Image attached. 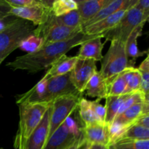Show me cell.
<instances>
[{"instance_id": "obj_1", "label": "cell", "mask_w": 149, "mask_h": 149, "mask_svg": "<svg viewBox=\"0 0 149 149\" xmlns=\"http://www.w3.org/2000/svg\"><path fill=\"white\" fill-rule=\"evenodd\" d=\"M98 36H102V34L88 35L81 31L68 40L52 44L36 52L17 57L12 62L7 63L6 65L13 71L23 70L29 73L39 72L50 67L72 48Z\"/></svg>"}, {"instance_id": "obj_2", "label": "cell", "mask_w": 149, "mask_h": 149, "mask_svg": "<svg viewBox=\"0 0 149 149\" xmlns=\"http://www.w3.org/2000/svg\"><path fill=\"white\" fill-rule=\"evenodd\" d=\"M50 104L18 105L20 121L18 131L15 140V149H25L28 138L40 123Z\"/></svg>"}, {"instance_id": "obj_3", "label": "cell", "mask_w": 149, "mask_h": 149, "mask_svg": "<svg viewBox=\"0 0 149 149\" xmlns=\"http://www.w3.org/2000/svg\"><path fill=\"white\" fill-rule=\"evenodd\" d=\"M36 29L31 22L16 17L0 32V65Z\"/></svg>"}, {"instance_id": "obj_4", "label": "cell", "mask_w": 149, "mask_h": 149, "mask_svg": "<svg viewBox=\"0 0 149 149\" xmlns=\"http://www.w3.org/2000/svg\"><path fill=\"white\" fill-rule=\"evenodd\" d=\"M135 61L130 60L125 52V43L111 41L110 47L101 60L100 73L106 83L128 68H134Z\"/></svg>"}, {"instance_id": "obj_5", "label": "cell", "mask_w": 149, "mask_h": 149, "mask_svg": "<svg viewBox=\"0 0 149 149\" xmlns=\"http://www.w3.org/2000/svg\"><path fill=\"white\" fill-rule=\"evenodd\" d=\"M148 17L135 7L126 11L123 17L115 27L102 33V36L106 40L120 41L125 42L131 33L139 26H144Z\"/></svg>"}, {"instance_id": "obj_6", "label": "cell", "mask_w": 149, "mask_h": 149, "mask_svg": "<svg viewBox=\"0 0 149 149\" xmlns=\"http://www.w3.org/2000/svg\"><path fill=\"white\" fill-rule=\"evenodd\" d=\"M80 32H81V26L72 28L55 24L51 20L49 16L46 23L34 29L33 34L42 38L43 40L42 47H44L52 44L71 39Z\"/></svg>"}, {"instance_id": "obj_7", "label": "cell", "mask_w": 149, "mask_h": 149, "mask_svg": "<svg viewBox=\"0 0 149 149\" xmlns=\"http://www.w3.org/2000/svg\"><path fill=\"white\" fill-rule=\"evenodd\" d=\"M71 81V71L59 77H49L42 103L50 104L58 99L68 96H81Z\"/></svg>"}, {"instance_id": "obj_8", "label": "cell", "mask_w": 149, "mask_h": 149, "mask_svg": "<svg viewBox=\"0 0 149 149\" xmlns=\"http://www.w3.org/2000/svg\"><path fill=\"white\" fill-rule=\"evenodd\" d=\"M81 98V96H68L61 97L52 103L47 140L65 119L78 109Z\"/></svg>"}, {"instance_id": "obj_9", "label": "cell", "mask_w": 149, "mask_h": 149, "mask_svg": "<svg viewBox=\"0 0 149 149\" xmlns=\"http://www.w3.org/2000/svg\"><path fill=\"white\" fill-rule=\"evenodd\" d=\"M96 62L92 59H78L71 71V81L81 94L85 91L89 80L97 72Z\"/></svg>"}, {"instance_id": "obj_10", "label": "cell", "mask_w": 149, "mask_h": 149, "mask_svg": "<svg viewBox=\"0 0 149 149\" xmlns=\"http://www.w3.org/2000/svg\"><path fill=\"white\" fill-rule=\"evenodd\" d=\"M52 103H51L43 118L36 129L28 138L25 149H43L49 135V120L52 113Z\"/></svg>"}, {"instance_id": "obj_11", "label": "cell", "mask_w": 149, "mask_h": 149, "mask_svg": "<svg viewBox=\"0 0 149 149\" xmlns=\"http://www.w3.org/2000/svg\"><path fill=\"white\" fill-rule=\"evenodd\" d=\"M10 14L18 18L31 22L34 26H41L47 21L52 14L51 10L44 7H12Z\"/></svg>"}, {"instance_id": "obj_12", "label": "cell", "mask_w": 149, "mask_h": 149, "mask_svg": "<svg viewBox=\"0 0 149 149\" xmlns=\"http://www.w3.org/2000/svg\"><path fill=\"white\" fill-rule=\"evenodd\" d=\"M83 138L90 145L97 144L109 146V127L104 124L95 123L81 128Z\"/></svg>"}, {"instance_id": "obj_13", "label": "cell", "mask_w": 149, "mask_h": 149, "mask_svg": "<svg viewBox=\"0 0 149 149\" xmlns=\"http://www.w3.org/2000/svg\"><path fill=\"white\" fill-rule=\"evenodd\" d=\"M137 1L138 0H111L107 5L101 9L93 18L87 21L81 27V29L86 26L97 23L121 10L127 11L128 10L135 7Z\"/></svg>"}, {"instance_id": "obj_14", "label": "cell", "mask_w": 149, "mask_h": 149, "mask_svg": "<svg viewBox=\"0 0 149 149\" xmlns=\"http://www.w3.org/2000/svg\"><path fill=\"white\" fill-rule=\"evenodd\" d=\"M78 138L69 132L63 122L49 137L43 149H64L72 144Z\"/></svg>"}, {"instance_id": "obj_15", "label": "cell", "mask_w": 149, "mask_h": 149, "mask_svg": "<svg viewBox=\"0 0 149 149\" xmlns=\"http://www.w3.org/2000/svg\"><path fill=\"white\" fill-rule=\"evenodd\" d=\"M49 77H50L46 74L45 77L39 82L36 83V85L32 87L30 90L23 94L17 95L16 97V103L17 105L42 103L46 93L47 85Z\"/></svg>"}, {"instance_id": "obj_16", "label": "cell", "mask_w": 149, "mask_h": 149, "mask_svg": "<svg viewBox=\"0 0 149 149\" xmlns=\"http://www.w3.org/2000/svg\"><path fill=\"white\" fill-rule=\"evenodd\" d=\"M125 13H126L125 10L117 12L97 23L84 26L81 29V31L88 35L102 34L104 32L108 31L115 27L123 17Z\"/></svg>"}, {"instance_id": "obj_17", "label": "cell", "mask_w": 149, "mask_h": 149, "mask_svg": "<svg viewBox=\"0 0 149 149\" xmlns=\"http://www.w3.org/2000/svg\"><path fill=\"white\" fill-rule=\"evenodd\" d=\"M111 0H80L76 1L77 10L81 20V27L93 18L101 9L107 5Z\"/></svg>"}, {"instance_id": "obj_18", "label": "cell", "mask_w": 149, "mask_h": 149, "mask_svg": "<svg viewBox=\"0 0 149 149\" xmlns=\"http://www.w3.org/2000/svg\"><path fill=\"white\" fill-rule=\"evenodd\" d=\"M102 36L94 38L81 44L77 55L78 59H92L95 61H101L103 58L102 50L103 44L101 42Z\"/></svg>"}, {"instance_id": "obj_19", "label": "cell", "mask_w": 149, "mask_h": 149, "mask_svg": "<svg viewBox=\"0 0 149 149\" xmlns=\"http://www.w3.org/2000/svg\"><path fill=\"white\" fill-rule=\"evenodd\" d=\"M149 103H141L131 106L125 111L116 116L113 122L125 126H131L141 115L147 114L149 111Z\"/></svg>"}, {"instance_id": "obj_20", "label": "cell", "mask_w": 149, "mask_h": 149, "mask_svg": "<svg viewBox=\"0 0 149 149\" xmlns=\"http://www.w3.org/2000/svg\"><path fill=\"white\" fill-rule=\"evenodd\" d=\"M86 93L91 97H97V100L107 97V83L100 71L95 73L87 82Z\"/></svg>"}, {"instance_id": "obj_21", "label": "cell", "mask_w": 149, "mask_h": 149, "mask_svg": "<svg viewBox=\"0 0 149 149\" xmlns=\"http://www.w3.org/2000/svg\"><path fill=\"white\" fill-rule=\"evenodd\" d=\"M77 61V56L68 57L65 55H63L51 65L46 74L50 77L64 75L74 69Z\"/></svg>"}, {"instance_id": "obj_22", "label": "cell", "mask_w": 149, "mask_h": 149, "mask_svg": "<svg viewBox=\"0 0 149 149\" xmlns=\"http://www.w3.org/2000/svg\"><path fill=\"white\" fill-rule=\"evenodd\" d=\"M129 94L122 95L119 96H108L106 98V119H105V125L108 127H110L113 123V120L117 115L118 111L120 109L121 106L123 102L126 100L130 95Z\"/></svg>"}, {"instance_id": "obj_23", "label": "cell", "mask_w": 149, "mask_h": 149, "mask_svg": "<svg viewBox=\"0 0 149 149\" xmlns=\"http://www.w3.org/2000/svg\"><path fill=\"white\" fill-rule=\"evenodd\" d=\"M144 26H141L137 28L128 37L125 42V52L127 56L129 58H132V61H135L138 58L143 56L145 54H148V51H141L138 47L137 40L138 38L142 34V30Z\"/></svg>"}, {"instance_id": "obj_24", "label": "cell", "mask_w": 149, "mask_h": 149, "mask_svg": "<svg viewBox=\"0 0 149 149\" xmlns=\"http://www.w3.org/2000/svg\"><path fill=\"white\" fill-rule=\"evenodd\" d=\"M50 19L54 23L61 26H68V27L76 28L81 26V20L78 10H74L63 15L55 17L53 15H50Z\"/></svg>"}, {"instance_id": "obj_25", "label": "cell", "mask_w": 149, "mask_h": 149, "mask_svg": "<svg viewBox=\"0 0 149 149\" xmlns=\"http://www.w3.org/2000/svg\"><path fill=\"white\" fill-rule=\"evenodd\" d=\"M124 77L126 81L125 94L138 91L141 86V77L138 68H128L124 71Z\"/></svg>"}, {"instance_id": "obj_26", "label": "cell", "mask_w": 149, "mask_h": 149, "mask_svg": "<svg viewBox=\"0 0 149 149\" xmlns=\"http://www.w3.org/2000/svg\"><path fill=\"white\" fill-rule=\"evenodd\" d=\"M78 108L80 119L84 123V126L99 123L92 109L90 100L81 97L79 103Z\"/></svg>"}, {"instance_id": "obj_27", "label": "cell", "mask_w": 149, "mask_h": 149, "mask_svg": "<svg viewBox=\"0 0 149 149\" xmlns=\"http://www.w3.org/2000/svg\"><path fill=\"white\" fill-rule=\"evenodd\" d=\"M120 140H149V128L133 124L125 131L119 141Z\"/></svg>"}, {"instance_id": "obj_28", "label": "cell", "mask_w": 149, "mask_h": 149, "mask_svg": "<svg viewBox=\"0 0 149 149\" xmlns=\"http://www.w3.org/2000/svg\"><path fill=\"white\" fill-rule=\"evenodd\" d=\"M77 10V1L74 0H54L51 12L54 16L59 17Z\"/></svg>"}, {"instance_id": "obj_29", "label": "cell", "mask_w": 149, "mask_h": 149, "mask_svg": "<svg viewBox=\"0 0 149 149\" xmlns=\"http://www.w3.org/2000/svg\"><path fill=\"white\" fill-rule=\"evenodd\" d=\"M126 81L124 77V71L107 84V97L108 96H119L125 95L126 89Z\"/></svg>"}, {"instance_id": "obj_30", "label": "cell", "mask_w": 149, "mask_h": 149, "mask_svg": "<svg viewBox=\"0 0 149 149\" xmlns=\"http://www.w3.org/2000/svg\"><path fill=\"white\" fill-rule=\"evenodd\" d=\"M109 149H149V140H120L109 146Z\"/></svg>"}, {"instance_id": "obj_31", "label": "cell", "mask_w": 149, "mask_h": 149, "mask_svg": "<svg viewBox=\"0 0 149 149\" xmlns=\"http://www.w3.org/2000/svg\"><path fill=\"white\" fill-rule=\"evenodd\" d=\"M138 70L139 71L141 77V86L139 91H141L144 95L146 99L149 98V58L147 55L143 61L141 63Z\"/></svg>"}, {"instance_id": "obj_32", "label": "cell", "mask_w": 149, "mask_h": 149, "mask_svg": "<svg viewBox=\"0 0 149 149\" xmlns=\"http://www.w3.org/2000/svg\"><path fill=\"white\" fill-rule=\"evenodd\" d=\"M43 46V40L41 37L32 33L20 43L19 48L27 53H32L40 49Z\"/></svg>"}, {"instance_id": "obj_33", "label": "cell", "mask_w": 149, "mask_h": 149, "mask_svg": "<svg viewBox=\"0 0 149 149\" xmlns=\"http://www.w3.org/2000/svg\"><path fill=\"white\" fill-rule=\"evenodd\" d=\"M12 7H45L42 0H6ZM46 8V7H45Z\"/></svg>"}, {"instance_id": "obj_34", "label": "cell", "mask_w": 149, "mask_h": 149, "mask_svg": "<svg viewBox=\"0 0 149 149\" xmlns=\"http://www.w3.org/2000/svg\"><path fill=\"white\" fill-rule=\"evenodd\" d=\"M99 100L90 101L92 109H93L94 114L99 123L104 124L106 119V108L103 105L99 103Z\"/></svg>"}, {"instance_id": "obj_35", "label": "cell", "mask_w": 149, "mask_h": 149, "mask_svg": "<svg viewBox=\"0 0 149 149\" xmlns=\"http://www.w3.org/2000/svg\"><path fill=\"white\" fill-rule=\"evenodd\" d=\"M64 123L71 134L75 135L76 137H79L81 135V128L79 127L77 122L71 116H68L65 120Z\"/></svg>"}, {"instance_id": "obj_36", "label": "cell", "mask_w": 149, "mask_h": 149, "mask_svg": "<svg viewBox=\"0 0 149 149\" xmlns=\"http://www.w3.org/2000/svg\"><path fill=\"white\" fill-rule=\"evenodd\" d=\"M12 7L6 1V0H0V19L5 18L12 15L10 14Z\"/></svg>"}, {"instance_id": "obj_37", "label": "cell", "mask_w": 149, "mask_h": 149, "mask_svg": "<svg viewBox=\"0 0 149 149\" xmlns=\"http://www.w3.org/2000/svg\"><path fill=\"white\" fill-rule=\"evenodd\" d=\"M135 8L138 9L140 11L142 12L146 17H149V1L148 0H138L136 4L135 5Z\"/></svg>"}, {"instance_id": "obj_38", "label": "cell", "mask_w": 149, "mask_h": 149, "mask_svg": "<svg viewBox=\"0 0 149 149\" xmlns=\"http://www.w3.org/2000/svg\"><path fill=\"white\" fill-rule=\"evenodd\" d=\"M134 124L144 127L149 128V113L141 115L139 118H138Z\"/></svg>"}, {"instance_id": "obj_39", "label": "cell", "mask_w": 149, "mask_h": 149, "mask_svg": "<svg viewBox=\"0 0 149 149\" xmlns=\"http://www.w3.org/2000/svg\"><path fill=\"white\" fill-rule=\"evenodd\" d=\"M16 17H15V16L10 15L9 17H5V18L0 19V32L2 31L4 29H5L7 27V26Z\"/></svg>"}, {"instance_id": "obj_40", "label": "cell", "mask_w": 149, "mask_h": 149, "mask_svg": "<svg viewBox=\"0 0 149 149\" xmlns=\"http://www.w3.org/2000/svg\"><path fill=\"white\" fill-rule=\"evenodd\" d=\"M84 138H83V135H82V132H81V135L72 144L68 146L67 148H64V149H79L81 146L82 145V143H84Z\"/></svg>"}, {"instance_id": "obj_41", "label": "cell", "mask_w": 149, "mask_h": 149, "mask_svg": "<svg viewBox=\"0 0 149 149\" xmlns=\"http://www.w3.org/2000/svg\"><path fill=\"white\" fill-rule=\"evenodd\" d=\"M89 149H109V146L103 145H97V144H93L90 146Z\"/></svg>"}, {"instance_id": "obj_42", "label": "cell", "mask_w": 149, "mask_h": 149, "mask_svg": "<svg viewBox=\"0 0 149 149\" xmlns=\"http://www.w3.org/2000/svg\"><path fill=\"white\" fill-rule=\"evenodd\" d=\"M90 146L89 143H86L85 141H84V143H82V145L81 146V147H80L79 149H89L90 148Z\"/></svg>"}, {"instance_id": "obj_43", "label": "cell", "mask_w": 149, "mask_h": 149, "mask_svg": "<svg viewBox=\"0 0 149 149\" xmlns=\"http://www.w3.org/2000/svg\"><path fill=\"white\" fill-rule=\"evenodd\" d=\"M0 149H3V148H0Z\"/></svg>"}]
</instances>
